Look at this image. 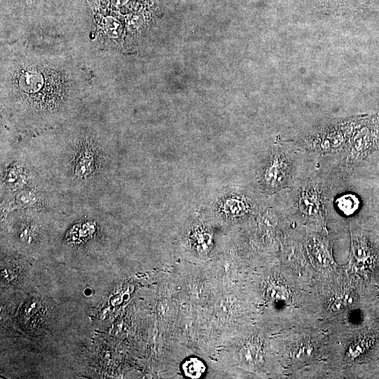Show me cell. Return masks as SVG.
<instances>
[{"mask_svg":"<svg viewBox=\"0 0 379 379\" xmlns=\"http://www.w3.org/2000/svg\"><path fill=\"white\" fill-rule=\"evenodd\" d=\"M379 188V187H378ZM375 199L377 200V204H378V208H379V190L378 191V195L376 196V197H375Z\"/></svg>","mask_w":379,"mask_h":379,"instance_id":"9a60e30c","label":"cell"},{"mask_svg":"<svg viewBox=\"0 0 379 379\" xmlns=\"http://www.w3.org/2000/svg\"><path fill=\"white\" fill-rule=\"evenodd\" d=\"M379 151V112L359 115L352 135L343 150L342 166L352 171L371 154Z\"/></svg>","mask_w":379,"mask_h":379,"instance_id":"3957f363","label":"cell"},{"mask_svg":"<svg viewBox=\"0 0 379 379\" xmlns=\"http://www.w3.org/2000/svg\"><path fill=\"white\" fill-rule=\"evenodd\" d=\"M28 170L20 164H13L6 170L4 183L8 188L17 190L27 183Z\"/></svg>","mask_w":379,"mask_h":379,"instance_id":"ba28073f","label":"cell"},{"mask_svg":"<svg viewBox=\"0 0 379 379\" xmlns=\"http://www.w3.org/2000/svg\"><path fill=\"white\" fill-rule=\"evenodd\" d=\"M103 156L98 141L92 137H79L69 158L70 175L80 182L98 178L105 165Z\"/></svg>","mask_w":379,"mask_h":379,"instance_id":"277c9868","label":"cell"},{"mask_svg":"<svg viewBox=\"0 0 379 379\" xmlns=\"http://www.w3.org/2000/svg\"><path fill=\"white\" fill-rule=\"evenodd\" d=\"M1 67L4 105L20 121L36 127L59 121L76 101L71 66L29 53L15 55Z\"/></svg>","mask_w":379,"mask_h":379,"instance_id":"6da1fadb","label":"cell"},{"mask_svg":"<svg viewBox=\"0 0 379 379\" xmlns=\"http://www.w3.org/2000/svg\"><path fill=\"white\" fill-rule=\"evenodd\" d=\"M331 190L325 180L316 175L305 180L298 188L294 208L303 216L318 219L326 213Z\"/></svg>","mask_w":379,"mask_h":379,"instance_id":"5b68a950","label":"cell"},{"mask_svg":"<svg viewBox=\"0 0 379 379\" xmlns=\"http://www.w3.org/2000/svg\"><path fill=\"white\" fill-rule=\"evenodd\" d=\"M206 369L204 363L197 357H190L186 359L182 365L184 375L193 379L203 376Z\"/></svg>","mask_w":379,"mask_h":379,"instance_id":"8fae6325","label":"cell"},{"mask_svg":"<svg viewBox=\"0 0 379 379\" xmlns=\"http://www.w3.org/2000/svg\"><path fill=\"white\" fill-rule=\"evenodd\" d=\"M358 117L333 119L317 124L302 134L295 144L307 152L321 155L343 152Z\"/></svg>","mask_w":379,"mask_h":379,"instance_id":"7a4b0ae2","label":"cell"},{"mask_svg":"<svg viewBox=\"0 0 379 379\" xmlns=\"http://www.w3.org/2000/svg\"><path fill=\"white\" fill-rule=\"evenodd\" d=\"M128 0H111L112 4L116 7L124 5Z\"/></svg>","mask_w":379,"mask_h":379,"instance_id":"5bb4252c","label":"cell"},{"mask_svg":"<svg viewBox=\"0 0 379 379\" xmlns=\"http://www.w3.org/2000/svg\"><path fill=\"white\" fill-rule=\"evenodd\" d=\"M293 158L282 149H274L260 172L264 188L274 192L291 185L293 175Z\"/></svg>","mask_w":379,"mask_h":379,"instance_id":"8992f818","label":"cell"},{"mask_svg":"<svg viewBox=\"0 0 379 379\" xmlns=\"http://www.w3.org/2000/svg\"><path fill=\"white\" fill-rule=\"evenodd\" d=\"M105 27L107 34L112 37H118L121 32V25L119 21L112 17L105 18Z\"/></svg>","mask_w":379,"mask_h":379,"instance_id":"7c38bea8","label":"cell"},{"mask_svg":"<svg viewBox=\"0 0 379 379\" xmlns=\"http://www.w3.org/2000/svg\"><path fill=\"white\" fill-rule=\"evenodd\" d=\"M335 204L337 208L343 213L350 215L359 209L360 200L357 194L348 192L338 197Z\"/></svg>","mask_w":379,"mask_h":379,"instance_id":"30bf717a","label":"cell"},{"mask_svg":"<svg viewBox=\"0 0 379 379\" xmlns=\"http://www.w3.org/2000/svg\"><path fill=\"white\" fill-rule=\"evenodd\" d=\"M34 190L24 189L19 192L13 199V204L19 208L41 207L43 203L42 197L39 195V192Z\"/></svg>","mask_w":379,"mask_h":379,"instance_id":"9c48e42d","label":"cell"},{"mask_svg":"<svg viewBox=\"0 0 379 379\" xmlns=\"http://www.w3.org/2000/svg\"><path fill=\"white\" fill-rule=\"evenodd\" d=\"M319 11L327 14L347 15L359 11L373 0H310Z\"/></svg>","mask_w":379,"mask_h":379,"instance_id":"52a82bcc","label":"cell"},{"mask_svg":"<svg viewBox=\"0 0 379 379\" xmlns=\"http://www.w3.org/2000/svg\"><path fill=\"white\" fill-rule=\"evenodd\" d=\"M270 296L277 300H284L288 298L286 289L281 286H272L269 290Z\"/></svg>","mask_w":379,"mask_h":379,"instance_id":"4fadbf2b","label":"cell"}]
</instances>
